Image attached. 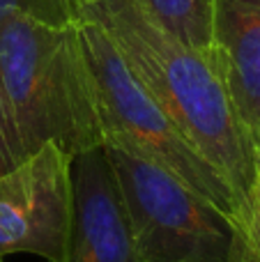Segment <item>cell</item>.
Wrapping results in <instances>:
<instances>
[{"instance_id":"obj_9","label":"cell","mask_w":260,"mask_h":262,"mask_svg":"<svg viewBox=\"0 0 260 262\" xmlns=\"http://www.w3.org/2000/svg\"><path fill=\"white\" fill-rule=\"evenodd\" d=\"M16 14H26L46 23L76 21V9L72 0H0V23Z\"/></svg>"},{"instance_id":"obj_1","label":"cell","mask_w":260,"mask_h":262,"mask_svg":"<svg viewBox=\"0 0 260 262\" xmlns=\"http://www.w3.org/2000/svg\"><path fill=\"white\" fill-rule=\"evenodd\" d=\"M74 9L76 18L95 23L111 37L143 88L230 184L251 232L258 149L214 55L175 37L143 0H85Z\"/></svg>"},{"instance_id":"obj_4","label":"cell","mask_w":260,"mask_h":262,"mask_svg":"<svg viewBox=\"0 0 260 262\" xmlns=\"http://www.w3.org/2000/svg\"><path fill=\"white\" fill-rule=\"evenodd\" d=\"M78 23L95 81L104 145H118L164 168L247 228L244 209L230 184L143 88L111 37L90 21L78 18Z\"/></svg>"},{"instance_id":"obj_8","label":"cell","mask_w":260,"mask_h":262,"mask_svg":"<svg viewBox=\"0 0 260 262\" xmlns=\"http://www.w3.org/2000/svg\"><path fill=\"white\" fill-rule=\"evenodd\" d=\"M157 21L189 46L212 53L214 0H143Z\"/></svg>"},{"instance_id":"obj_5","label":"cell","mask_w":260,"mask_h":262,"mask_svg":"<svg viewBox=\"0 0 260 262\" xmlns=\"http://www.w3.org/2000/svg\"><path fill=\"white\" fill-rule=\"evenodd\" d=\"M72 161L62 147L44 143L0 172V262L12 253L62 262L72 219Z\"/></svg>"},{"instance_id":"obj_10","label":"cell","mask_w":260,"mask_h":262,"mask_svg":"<svg viewBox=\"0 0 260 262\" xmlns=\"http://www.w3.org/2000/svg\"><path fill=\"white\" fill-rule=\"evenodd\" d=\"M21 159H26V149L16 134L12 111H9L7 97H5L3 83H0V172L14 168Z\"/></svg>"},{"instance_id":"obj_7","label":"cell","mask_w":260,"mask_h":262,"mask_svg":"<svg viewBox=\"0 0 260 262\" xmlns=\"http://www.w3.org/2000/svg\"><path fill=\"white\" fill-rule=\"evenodd\" d=\"M212 55L233 104L260 147V0H214Z\"/></svg>"},{"instance_id":"obj_6","label":"cell","mask_w":260,"mask_h":262,"mask_svg":"<svg viewBox=\"0 0 260 262\" xmlns=\"http://www.w3.org/2000/svg\"><path fill=\"white\" fill-rule=\"evenodd\" d=\"M62 262H136L127 209L104 145L72 161V219Z\"/></svg>"},{"instance_id":"obj_14","label":"cell","mask_w":260,"mask_h":262,"mask_svg":"<svg viewBox=\"0 0 260 262\" xmlns=\"http://www.w3.org/2000/svg\"><path fill=\"white\" fill-rule=\"evenodd\" d=\"M258 159H260V157H258Z\"/></svg>"},{"instance_id":"obj_3","label":"cell","mask_w":260,"mask_h":262,"mask_svg":"<svg viewBox=\"0 0 260 262\" xmlns=\"http://www.w3.org/2000/svg\"><path fill=\"white\" fill-rule=\"evenodd\" d=\"M127 209L136 262H260L249 230L164 168L104 145Z\"/></svg>"},{"instance_id":"obj_13","label":"cell","mask_w":260,"mask_h":262,"mask_svg":"<svg viewBox=\"0 0 260 262\" xmlns=\"http://www.w3.org/2000/svg\"><path fill=\"white\" fill-rule=\"evenodd\" d=\"M258 157H260V147H258Z\"/></svg>"},{"instance_id":"obj_2","label":"cell","mask_w":260,"mask_h":262,"mask_svg":"<svg viewBox=\"0 0 260 262\" xmlns=\"http://www.w3.org/2000/svg\"><path fill=\"white\" fill-rule=\"evenodd\" d=\"M0 83L26 157L44 143L67 154L104 145L81 23L16 14L0 23Z\"/></svg>"},{"instance_id":"obj_12","label":"cell","mask_w":260,"mask_h":262,"mask_svg":"<svg viewBox=\"0 0 260 262\" xmlns=\"http://www.w3.org/2000/svg\"><path fill=\"white\" fill-rule=\"evenodd\" d=\"M72 3H74V5H76V3H85V0H72Z\"/></svg>"},{"instance_id":"obj_11","label":"cell","mask_w":260,"mask_h":262,"mask_svg":"<svg viewBox=\"0 0 260 262\" xmlns=\"http://www.w3.org/2000/svg\"><path fill=\"white\" fill-rule=\"evenodd\" d=\"M251 237L260 253V159L256 170V186H253V195H251Z\"/></svg>"}]
</instances>
